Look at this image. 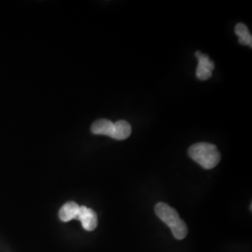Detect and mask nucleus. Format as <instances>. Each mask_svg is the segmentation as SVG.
<instances>
[{
	"instance_id": "6",
	"label": "nucleus",
	"mask_w": 252,
	"mask_h": 252,
	"mask_svg": "<svg viewBox=\"0 0 252 252\" xmlns=\"http://www.w3.org/2000/svg\"><path fill=\"white\" fill-rule=\"evenodd\" d=\"M80 207L75 202H67L59 210V218L63 222L70 221L72 220H78Z\"/></svg>"
},
{
	"instance_id": "3",
	"label": "nucleus",
	"mask_w": 252,
	"mask_h": 252,
	"mask_svg": "<svg viewBox=\"0 0 252 252\" xmlns=\"http://www.w3.org/2000/svg\"><path fill=\"white\" fill-rule=\"evenodd\" d=\"M196 58L198 59V65L196 69V77L200 81H207L212 76V70L215 67L214 62L209 59L206 54L196 52Z\"/></svg>"
},
{
	"instance_id": "4",
	"label": "nucleus",
	"mask_w": 252,
	"mask_h": 252,
	"mask_svg": "<svg viewBox=\"0 0 252 252\" xmlns=\"http://www.w3.org/2000/svg\"><path fill=\"white\" fill-rule=\"evenodd\" d=\"M78 220L81 221V225L84 228V230L89 232L94 231L97 227V223H98L97 215L95 211L93 210L92 208L84 207V206H81L80 207Z\"/></svg>"
},
{
	"instance_id": "5",
	"label": "nucleus",
	"mask_w": 252,
	"mask_h": 252,
	"mask_svg": "<svg viewBox=\"0 0 252 252\" xmlns=\"http://www.w3.org/2000/svg\"><path fill=\"white\" fill-rule=\"evenodd\" d=\"M114 123L107 119H101L95 121L91 127L92 133L94 135H108L109 137H113L114 135Z\"/></svg>"
},
{
	"instance_id": "2",
	"label": "nucleus",
	"mask_w": 252,
	"mask_h": 252,
	"mask_svg": "<svg viewBox=\"0 0 252 252\" xmlns=\"http://www.w3.org/2000/svg\"><path fill=\"white\" fill-rule=\"evenodd\" d=\"M189 157L205 169H212L220 161V153L216 146L207 142L196 143L189 147Z\"/></svg>"
},
{
	"instance_id": "7",
	"label": "nucleus",
	"mask_w": 252,
	"mask_h": 252,
	"mask_svg": "<svg viewBox=\"0 0 252 252\" xmlns=\"http://www.w3.org/2000/svg\"><path fill=\"white\" fill-rule=\"evenodd\" d=\"M114 135L112 138L117 140H125L131 135L132 128L126 121H118L114 123Z\"/></svg>"
},
{
	"instance_id": "8",
	"label": "nucleus",
	"mask_w": 252,
	"mask_h": 252,
	"mask_svg": "<svg viewBox=\"0 0 252 252\" xmlns=\"http://www.w3.org/2000/svg\"><path fill=\"white\" fill-rule=\"evenodd\" d=\"M235 34L238 36V41L242 45L252 46V34L249 31V28L242 23L237 24L235 27Z\"/></svg>"
},
{
	"instance_id": "1",
	"label": "nucleus",
	"mask_w": 252,
	"mask_h": 252,
	"mask_svg": "<svg viewBox=\"0 0 252 252\" xmlns=\"http://www.w3.org/2000/svg\"><path fill=\"white\" fill-rule=\"evenodd\" d=\"M155 213L162 221L171 229L172 234L176 239H184L188 234L186 223L180 219L176 209L165 203H158L155 206Z\"/></svg>"
}]
</instances>
